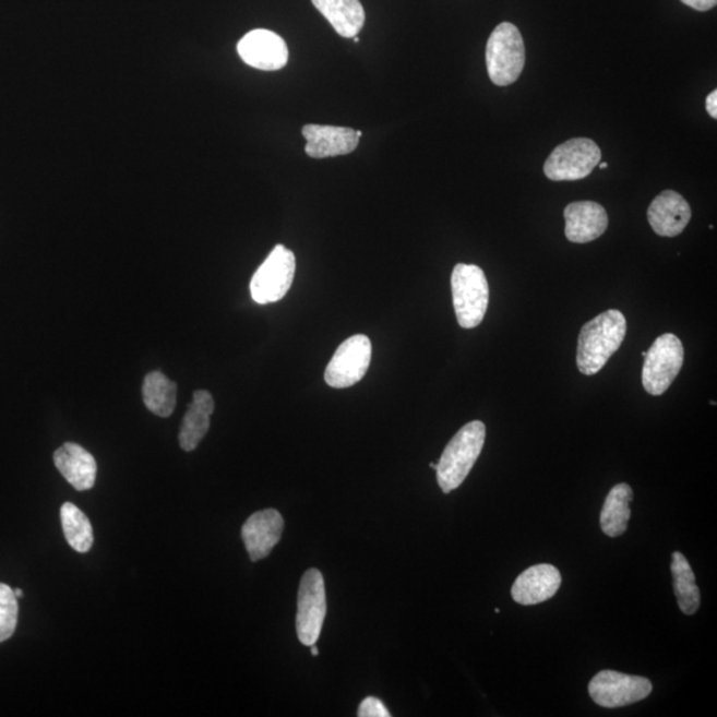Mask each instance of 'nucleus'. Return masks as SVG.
<instances>
[{"label":"nucleus","mask_w":717,"mask_h":717,"mask_svg":"<svg viewBox=\"0 0 717 717\" xmlns=\"http://www.w3.org/2000/svg\"><path fill=\"white\" fill-rule=\"evenodd\" d=\"M237 50L244 63L256 70L278 71L289 61L286 41L268 29L251 31L239 40Z\"/></svg>","instance_id":"nucleus-11"},{"label":"nucleus","mask_w":717,"mask_h":717,"mask_svg":"<svg viewBox=\"0 0 717 717\" xmlns=\"http://www.w3.org/2000/svg\"><path fill=\"white\" fill-rule=\"evenodd\" d=\"M680 2H683L685 5H689V8L691 9L703 12L714 9L717 3V0H680Z\"/></svg>","instance_id":"nucleus-26"},{"label":"nucleus","mask_w":717,"mask_h":717,"mask_svg":"<svg viewBox=\"0 0 717 717\" xmlns=\"http://www.w3.org/2000/svg\"><path fill=\"white\" fill-rule=\"evenodd\" d=\"M352 40H354L355 43H358V41H359V38H357V36H355V38H352Z\"/></svg>","instance_id":"nucleus-32"},{"label":"nucleus","mask_w":717,"mask_h":717,"mask_svg":"<svg viewBox=\"0 0 717 717\" xmlns=\"http://www.w3.org/2000/svg\"><path fill=\"white\" fill-rule=\"evenodd\" d=\"M17 624V600L9 585L0 584V643L14 635Z\"/></svg>","instance_id":"nucleus-24"},{"label":"nucleus","mask_w":717,"mask_h":717,"mask_svg":"<svg viewBox=\"0 0 717 717\" xmlns=\"http://www.w3.org/2000/svg\"><path fill=\"white\" fill-rule=\"evenodd\" d=\"M213 410L214 398L211 392L195 391L180 429V445L183 451L192 452L198 449L210 431Z\"/></svg>","instance_id":"nucleus-18"},{"label":"nucleus","mask_w":717,"mask_h":717,"mask_svg":"<svg viewBox=\"0 0 717 717\" xmlns=\"http://www.w3.org/2000/svg\"><path fill=\"white\" fill-rule=\"evenodd\" d=\"M487 428L482 421H471L453 437L438 463V482L444 493H451L465 481L481 455Z\"/></svg>","instance_id":"nucleus-2"},{"label":"nucleus","mask_w":717,"mask_h":717,"mask_svg":"<svg viewBox=\"0 0 717 717\" xmlns=\"http://www.w3.org/2000/svg\"><path fill=\"white\" fill-rule=\"evenodd\" d=\"M371 357L372 345L369 336L354 335L336 349L324 372V380L333 389L352 387L369 371Z\"/></svg>","instance_id":"nucleus-9"},{"label":"nucleus","mask_w":717,"mask_h":717,"mask_svg":"<svg viewBox=\"0 0 717 717\" xmlns=\"http://www.w3.org/2000/svg\"><path fill=\"white\" fill-rule=\"evenodd\" d=\"M626 333V318L619 310L605 311L587 322L578 338V370L586 377L596 375L622 346Z\"/></svg>","instance_id":"nucleus-1"},{"label":"nucleus","mask_w":717,"mask_h":717,"mask_svg":"<svg viewBox=\"0 0 717 717\" xmlns=\"http://www.w3.org/2000/svg\"><path fill=\"white\" fill-rule=\"evenodd\" d=\"M14 591H15L16 598H22L23 597V591L21 590V588H16V590H14Z\"/></svg>","instance_id":"nucleus-29"},{"label":"nucleus","mask_w":717,"mask_h":717,"mask_svg":"<svg viewBox=\"0 0 717 717\" xmlns=\"http://www.w3.org/2000/svg\"><path fill=\"white\" fill-rule=\"evenodd\" d=\"M671 572L679 609L685 616H694L701 606V590H698L695 574L692 572L688 558L679 551L672 554Z\"/></svg>","instance_id":"nucleus-21"},{"label":"nucleus","mask_w":717,"mask_h":717,"mask_svg":"<svg viewBox=\"0 0 717 717\" xmlns=\"http://www.w3.org/2000/svg\"><path fill=\"white\" fill-rule=\"evenodd\" d=\"M311 647V654L314 655V657H318L319 655V649L315 645L310 646Z\"/></svg>","instance_id":"nucleus-28"},{"label":"nucleus","mask_w":717,"mask_h":717,"mask_svg":"<svg viewBox=\"0 0 717 717\" xmlns=\"http://www.w3.org/2000/svg\"><path fill=\"white\" fill-rule=\"evenodd\" d=\"M60 517L70 547L79 553H87L94 545V530L88 517L71 502L61 506Z\"/></svg>","instance_id":"nucleus-23"},{"label":"nucleus","mask_w":717,"mask_h":717,"mask_svg":"<svg viewBox=\"0 0 717 717\" xmlns=\"http://www.w3.org/2000/svg\"><path fill=\"white\" fill-rule=\"evenodd\" d=\"M588 692L598 706L618 708L630 706L652 695L653 684L646 678L605 670L593 678Z\"/></svg>","instance_id":"nucleus-10"},{"label":"nucleus","mask_w":717,"mask_h":717,"mask_svg":"<svg viewBox=\"0 0 717 717\" xmlns=\"http://www.w3.org/2000/svg\"><path fill=\"white\" fill-rule=\"evenodd\" d=\"M602 158L599 146L590 139H572L551 152L545 163V176L551 181L586 179Z\"/></svg>","instance_id":"nucleus-7"},{"label":"nucleus","mask_w":717,"mask_h":717,"mask_svg":"<svg viewBox=\"0 0 717 717\" xmlns=\"http://www.w3.org/2000/svg\"><path fill=\"white\" fill-rule=\"evenodd\" d=\"M306 153L312 158L345 156L358 148L361 132L351 128L308 124L302 130Z\"/></svg>","instance_id":"nucleus-13"},{"label":"nucleus","mask_w":717,"mask_h":717,"mask_svg":"<svg viewBox=\"0 0 717 717\" xmlns=\"http://www.w3.org/2000/svg\"><path fill=\"white\" fill-rule=\"evenodd\" d=\"M633 495V489L628 483H618L610 490L600 513V528L606 536L616 538L628 530Z\"/></svg>","instance_id":"nucleus-20"},{"label":"nucleus","mask_w":717,"mask_h":717,"mask_svg":"<svg viewBox=\"0 0 717 717\" xmlns=\"http://www.w3.org/2000/svg\"><path fill=\"white\" fill-rule=\"evenodd\" d=\"M429 467H431L432 469L437 470V468H438V464L431 463V464H429Z\"/></svg>","instance_id":"nucleus-31"},{"label":"nucleus","mask_w":717,"mask_h":717,"mask_svg":"<svg viewBox=\"0 0 717 717\" xmlns=\"http://www.w3.org/2000/svg\"><path fill=\"white\" fill-rule=\"evenodd\" d=\"M565 235L570 242L587 243L596 241L609 226L608 213L594 201L573 202L566 206Z\"/></svg>","instance_id":"nucleus-16"},{"label":"nucleus","mask_w":717,"mask_h":717,"mask_svg":"<svg viewBox=\"0 0 717 717\" xmlns=\"http://www.w3.org/2000/svg\"><path fill=\"white\" fill-rule=\"evenodd\" d=\"M642 383L649 395L660 396L670 389L682 370L683 343L673 334L660 335L646 354Z\"/></svg>","instance_id":"nucleus-6"},{"label":"nucleus","mask_w":717,"mask_h":717,"mask_svg":"<svg viewBox=\"0 0 717 717\" xmlns=\"http://www.w3.org/2000/svg\"><path fill=\"white\" fill-rule=\"evenodd\" d=\"M143 397L151 413L169 418L176 408L177 384L162 372H151L144 380Z\"/></svg>","instance_id":"nucleus-22"},{"label":"nucleus","mask_w":717,"mask_h":717,"mask_svg":"<svg viewBox=\"0 0 717 717\" xmlns=\"http://www.w3.org/2000/svg\"><path fill=\"white\" fill-rule=\"evenodd\" d=\"M285 521L275 509H266L250 516L242 526V539L250 560L261 561L272 553L280 541Z\"/></svg>","instance_id":"nucleus-12"},{"label":"nucleus","mask_w":717,"mask_h":717,"mask_svg":"<svg viewBox=\"0 0 717 717\" xmlns=\"http://www.w3.org/2000/svg\"><path fill=\"white\" fill-rule=\"evenodd\" d=\"M487 67L490 80L499 87L517 82L525 67V46L523 36L514 24L501 23L490 34Z\"/></svg>","instance_id":"nucleus-4"},{"label":"nucleus","mask_w":717,"mask_h":717,"mask_svg":"<svg viewBox=\"0 0 717 717\" xmlns=\"http://www.w3.org/2000/svg\"><path fill=\"white\" fill-rule=\"evenodd\" d=\"M359 717H390V710L384 706L383 702L378 697H366L361 702L359 710Z\"/></svg>","instance_id":"nucleus-25"},{"label":"nucleus","mask_w":717,"mask_h":717,"mask_svg":"<svg viewBox=\"0 0 717 717\" xmlns=\"http://www.w3.org/2000/svg\"><path fill=\"white\" fill-rule=\"evenodd\" d=\"M296 270L297 260L292 251L284 244L275 247L250 282V292L254 302L268 304L284 299L296 277Z\"/></svg>","instance_id":"nucleus-5"},{"label":"nucleus","mask_w":717,"mask_h":717,"mask_svg":"<svg viewBox=\"0 0 717 717\" xmlns=\"http://www.w3.org/2000/svg\"><path fill=\"white\" fill-rule=\"evenodd\" d=\"M326 611L323 575L319 570L310 569L303 574L298 591L297 634L302 645H315L322 633Z\"/></svg>","instance_id":"nucleus-8"},{"label":"nucleus","mask_w":717,"mask_h":717,"mask_svg":"<svg viewBox=\"0 0 717 717\" xmlns=\"http://www.w3.org/2000/svg\"><path fill=\"white\" fill-rule=\"evenodd\" d=\"M53 462L65 480L80 492L94 488L97 475L96 459L83 446L65 443L55 452Z\"/></svg>","instance_id":"nucleus-17"},{"label":"nucleus","mask_w":717,"mask_h":717,"mask_svg":"<svg viewBox=\"0 0 717 717\" xmlns=\"http://www.w3.org/2000/svg\"><path fill=\"white\" fill-rule=\"evenodd\" d=\"M453 306L459 327L480 326L489 304V285L481 267L458 263L453 268L452 278Z\"/></svg>","instance_id":"nucleus-3"},{"label":"nucleus","mask_w":717,"mask_h":717,"mask_svg":"<svg viewBox=\"0 0 717 717\" xmlns=\"http://www.w3.org/2000/svg\"><path fill=\"white\" fill-rule=\"evenodd\" d=\"M691 206L683 195L665 190L652 202L647 211L648 223L660 237H677L688 228Z\"/></svg>","instance_id":"nucleus-14"},{"label":"nucleus","mask_w":717,"mask_h":717,"mask_svg":"<svg viewBox=\"0 0 717 717\" xmlns=\"http://www.w3.org/2000/svg\"><path fill=\"white\" fill-rule=\"evenodd\" d=\"M598 165H599V168H600V169H606V168H608V163H602V164L599 163Z\"/></svg>","instance_id":"nucleus-30"},{"label":"nucleus","mask_w":717,"mask_h":717,"mask_svg":"<svg viewBox=\"0 0 717 717\" xmlns=\"http://www.w3.org/2000/svg\"><path fill=\"white\" fill-rule=\"evenodd\" d=\"M706 108L710 118L717 119V91L710 92L707 96Z\"/></svg>","instance_id":"nucleus-27"},{"label":"nucleus","mask_w":717,"mask_h":717,"mask_svg":"<svg viewBox=\"0 0 717 717\" xmlns=\"http://www.w3.org/2000/svg\"><path fill=\"white\" fill-rule=\"evenodd\" d=\"M561 584L560 570L548 563H541L518 575L512 587V597L524 606L542 604L555 596Z\"/></svg>","instance_id":"nucleus-15"},{"label":"nucleus","mask_w":717,"mask_h":717,"mask_svg":"<svg viewBox=\"0 0 717 717\" xmlns=\"http://www.w3.org/2000/svg\"><path fill=\"white\" fill-rule=\"evenodd\" d=\"M343 38H355L365 26L366 12L359 0H312Z\"/></svg>","instance_id":"nucleus-19"}]
</instances>
